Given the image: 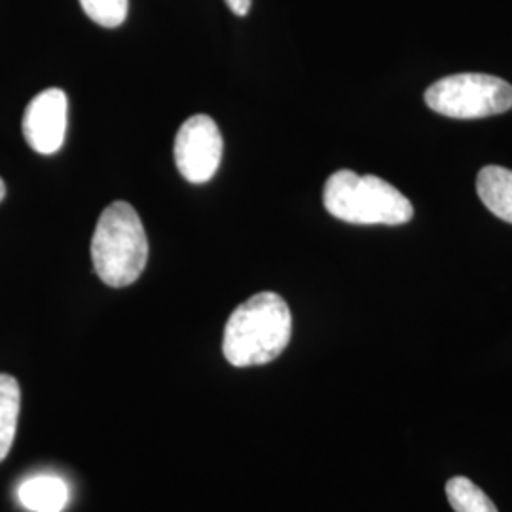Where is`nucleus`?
Masks as SVG:
<instances>
[{"label": "nucleus", "mask_w": 512, "mask_h": 512, "mask_svg": "<svg viewBox=\"0 0 512 512\" xmlns=\"http://www.w3.org/2000/svg\"><path fill=\"white\" fill-rule=\"evenodd\" d=\"M21 389L10 374H0V463L8 458L18 431Z\"/></svg>", "instance_id": "1a4fd4ad"}, {"label": "nucleus", "mask_w": 512, "mask_h": 512, "mask_svg": "<svg viewBox=\"0 0 512 512\" xmlns=\"http://www.w3.org/2000/svg\"><path fill=\"white\" fill-rule=\"evenodd\" d=\"M82 10L93 23L114 29L128 18V0H80Z\"/></svg>", "instance_id": "9b49d317"}, {"label": "nucleus", "mask_w": 512, "mask_h": 512, "mask_svg": "<svg viewBox=\"0 0 512 512\" xmlns=\"http://www.w3.org/2000/svg\"><path fill=\"white\" fill-rule=\"evenodd\" d=\"M293 315L283 296L258 293L232 311L222 338V353L236 368L268 365L291 342Z\"/></svg>", "instance_id": "f257e3e1"}, {"label": "nucleus", "mask_w": 512, "mask_h": 512, "mask_svg": "<svg viewBox=\"0 0 512 512\" xmlns=\"http://www.w3.org/2000/svg\"><path fill=\"white\" fill-rule=\"evenodd\" d=\"M69 120V99L59 88L38 93L23 114V137L42 156H52L65 143Z\"/></svg>", "instance_id": "423d86ee"}, {"label": "nucleus", "mask_w": 512, "mask_h": 512, "mask_svg": "<svg viewBox=\"0 0 512 512\" xmlns=\"http://www.w3.org/2000/svg\"><path fill=\"white\" fill-rule=\"evenodd\" d=\"M222 152L224 141L219 126L207 114L190 116L175 137V164L188 183L211 181L222 162Z\"/></svg>", "instance_id": "39448f33"}, {"label": "nucleus", "mask_w": 512, "mask_h": 512, "mask_svg": "<svg viewBox=\"0 0 512 512\" xmlns=\"http://www.w3.org/2000/svg\"><path fill=\"white\" fill-rule=\"evenodd\" d=\"M18 497L27 511L61 512L69 503V486L59 476H31L19 486Z\"/></svg>", "instance_id": "0eeeda50"}, {"label": "nucleus", "mask_w": 512, "mask_h": 512, "mask_svg": "<svg viewBox=\"0 0 512 512\" xmlns=\"http://www.w3.org/2000/svg\"><path fill=\"white\" fill-rule=\"evenodd\" d=\"M446 497L456 512H499L494 501L465 476L446 482Z\"/></svg>", "instance_id": "9d476101"}, {"label": "nucleus", "mask_w": 512, "mask_h": 512, "mask_svg": "<svg viewBox=\"0 0 512 512\" xmlns=\"http://www.w3.org/2000/svg\"><path fill=\"white\" fill-rule=\"evenodd\" d=\"M4 196H6V184L0 179V202L4 200Z\"/></svg>", "instance_id": "ddd939ff"}, {"label": "nucleus", "mask_w": 512, "mask_h": 512, "mask_svg": "<svg viewBox=\"0 0 512 512\" xmlns=\"http://www.w3.org/2000/svg\"><path fill=\"white\" fill-rule=\"evenodd\" d=\"M476 192L497 219L512 224V171L501 165H486L476 179Z\"/></svg>", "instance_id": "6e6552de"}, {"label": "nucleus", "mask_w": 512, "mask_h": 512, "mask_svg": "<svg viewBox=\"0 0 512 512\" xmlns=\"http://www.w3.org/2000/svg\"><path fill=\"white\" fill-rule=\"evenodd\" d=\"M323 203L332 217L349 224L399 226L414 217L412 203L393 184L349 169L330 175L323 190Z\"/></svg>", "instance_id": "7ed1b4c3"}, {"label": "nucleus", "mask_w": 512, "mask_h": 512, "mask_svg": "<svg viewBox=\"0 0 512 512\" xmlns=\"http://www.w3.org/2000/svg\"><path fill=\"white\" fill-rule=\"evenodd\" d=\"M226 4H228V8H230L236 16L243 18V16H247V14L251 12L253 0H226Z\"/></svg>", "instance_id": "f8f14e48"}, {"label": "nucleus", "mask_w": 512, "mask_h": 512, "mask_svg": "<svg viewBox=\"0 0 512 512\" xmlns=\"http://www.w3.org/2000/svg\"><path fill=\"white\" fill-rule=\"evenodd\" d=\"M92 262L99 279L114 289L133 285L145 272L147 232L133 205L114 202L101 213L93 232Z\"/></svg>", "instance_id": "f03ea898"}, {"label": "nucleus", "mask_w": 512, "mask_h": 512, "mask_svg": "<svg viewBox=\"0 0 512 512\" xmlns=\"http://www.w3.org/2000/svg\"><path fill=\"white\" fill-rule=\"evenodd\" d=\"M425 103L448 118H488L512 109V86L492 74H452L425 90Z\"/></svg>", "instance_id": "20e7f679"}]
</instances>
